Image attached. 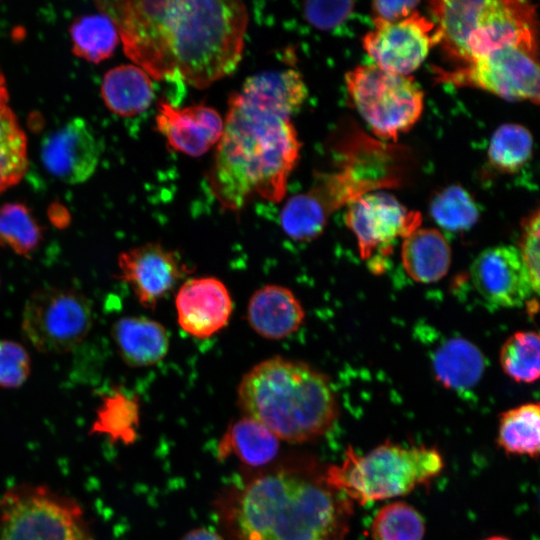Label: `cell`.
I'll return each instance as SVG.
<instances>
[{"instance_id": "obj_1", "label": "cell", "mask_w": 540, "mask_h": 540, "mask_svg": "<svg viewBox=\"0 0 540 540\" xmlns=\"http://www.w3.org/2000/svg\"><path fill=\"white\" fill-rule=\"evenodd\" d=\"M352 512L314 463L261 473L218 503L228 540H344Z\"/></svg>"}, {"instance_id": "obj_2", "label": "cell", "mask_w": 540, "mask_h": 540, "mask_svg": "<svg viewBox=\"0 0 540 540\" xmlns=\"http://www.w3.org/2000/svg\"><path fill=\"white\" fill-rule=\"evenodd\" d=\"M300 147L289 117L239 92L231 94L208 175L212 194L222 208L234 212L256 196L281 201Z\"/></svg>"}, {"instance_id": "obj_3", "label": "cell", "mask_w": 540, "mask_h": 540, "mask_svg": "<svg viewBox=\"0 0 540 540\" xmlns=\"http://www.w3.org/2000/svg\"><path fill=\"white\" fill-rule=\"evenodd\" d=\"M237 394L245 416L292 443L319 438L338 417L328 377L302 361L275 356L259 362L243 375Z\"/></svg>"}, {"instance_id": "obj_4", "label": "cell", "mask_w": 540, "mask_h": 540, "mask_svg": "<svg viewBox=\"0 0 540 540\" xmlns=\"http://www.w3.org/2000/svg\"><path fill=\"white\" fill-rule=\"evenodd\" d=\"M245 4L234 0H177L171 49L175 76L203 89L231 74L243 53Z\"/></svg>"}, {"instance_id": "obj_5", "label": "cell", "mask_w": 540, "mask_h": 540, "mask_svg": "<svg viewBox=\"0 0 540 540\" xmlns=\"http://www.w3.org/2000/svg\"><path fill=\"white\" fill-rule=\"evenodd\" d=\"M429 5L438 44L460 65L537 32L536 9L526 1L440 0Z\"/></svg>"}, {"instance_id": "obj_6", "label": "cell", "mask_w": 540, "mask_h": 540, "mask_svg": "<svg viewBox=\"0 0 540 540\" xmlns=\"http://www.w3.org/2000/svg\"><path fill=\"white\" fill-rule=\"evenodd\" d=\"M443 464L434 448L386 442L365 455L348 448L340 465L327 468L325 479L352 502L366 504L408 494L436 477Z\"/></svg>"}, {"instance_id": "obj_7", "label": "cell", "mask_w": 540, "mask_h": 540, "mask_svg": "<svg viewBox=\"0 0 540 540\" xmlns=\"http://www.w3.org/2000/svg\"><path fill=\"white\" fill-rule=\"evenodd\" d=\"M0 540H92L72 498L41 485H19L0 500Z\"/></svg>"}, {"instance_id": "obj_8", "label": "cell", "mask_w": 540, "mask_h": 540, "mask_svg": "<svg viewBox=\"0 0 540 540\" xmlns=\"http://www.w3.org/2000/svg\"><path fill=\"white\" fill-rule=\"evenodd\" d=\"M436 80L478 88L509 101L539 103L537 32L497 47L452 70L434 69Z\"/></svg>"}, {"instance_id": "obj_9", "label": "cell", "mask_w": 540, "mask_h": 540, "mask_svg": "<svg viewBox=\"0 0 540 540\" xmlns=\"http://www.w3.org/2000/svg\"><path fill=\"white\" fill-rule=\"evenodd\" d=\"M356 109L375 136L396 141L419 120L424 106L421 88L408 76L360 65L345 76Z\"/></svg>"}, {"instance_id": "obj_10", "label": "cell", "mask_w": 540, "mask_h": 540, "mask_svg": "<svg viewBox=\"0 0 540 540\" xmlns=\"http://www.w3.org/2000/svg\"><path fill=\"white\" fill-rule=\"evenodd\" d=\"M115 24L125 54L156 80L175 77L171 37L177 0L100 1Z\"/></svg>"}, {"instance_id": "obj_11", "label": "cell", "mask_w": 540, "mask_h": 540, "mask_svg": "<svg viewBox=\"0 0 540 540\" xmlns=\"http://www.w3.org/2000/svg\"><path fill=\"white\" fill-rule=\"evenodd\" d=\"M94 312L90 300L80 291L61 287L35 290L21 316L24 338L46 354L73 350L90 333Z\"/></svg>"}, {"instance_id": "obj_12", "label": "cell", "mask_w": 540, "mask_h": 540, "mask_svg": "<svg viewBox=\"0 0 540 540\" xmlns=\"http://www.w3.org/2000/svg\"><path fill=\"white\" fill-rule=\"evenodd\" d=\"M345 219L356 237L361 257L371 259L376 253L389 254L396 240H403L420 228L422 216L393 195L375 190L350 203Z\"/></svg>"}, {"instance_id": "obj_13", "label": "cell", "mask_w": 540, "mask_h": 540, "mask_svg": "<svg viewBox=\"0 0 540 540\" xmlns=\"http://www.w3.org/2000/svg\"><path fill=\"white\" fill-rule=\"evenodd\" d=\"M436 44L435 23L416 10L397 21L374 19V29L363 38L377 67L403 76L415 71Z\"/></svg>"}, {"instance_id": "obj_14", "label": "cell", "mask_w": 540, "mask_h": 540, "mask_svg": "<svg viewBox=\"0 0 540 540\" xmlns=\"http://www.w3.org/2000/svg\"><path fill=\"white\" fill-rule=\"evenodd\" d=\"M117 266V278L130 287L145 308H154L187 273L186 265L174 251L155 242L121 252Z\"/></svg>"}, {"instance_id": "obj_15", "label": "cell", "mask_w": 540, "mask_h": 540, "mask_svg": "<svg viewBox=\"0 0 540 540\" xmlns=\"http://www.w3.org/2000/svg\"><path fill=\"white\" fill-rule=\"evenodd\" d=\"M470 274L478 293L496 307H520L535 293L520 253L511 245L483 250L473 261Z\"/></svg>"}, {"instance_id": "obj_16", "label": "cell", "mask_w": 540, "mask_h": 540, "mask_svg": "<svg viewBox=\"0 0 540 540\" xmlns=\"http://www.w3.org/2000/svg\"><path fill=\"white\" fill-rule=\"evenodd\" d=\"M100 153L99 139L87 121L79 117L48 134L40 149L46 170L69 184H79L90 178Z\"/></svg>"}, {"instance_id": "obj_17", "label": "cell", "mask_w": 540, "mask_h": 540, "mask_svg": "<svg viewBox=\"0 0 540 540\" xmlns=\"http://www.w3.org/2000/svg\"><path fill=\"white\" fill-rule=\"evenodd\" d=\"M175 306L179 326L189 335L204 339L224 328L233 303L225 284L215 277H197L179 288Z\"/></svg>"}, {"instance_id": "obj_18", "label": "cell", "mask_w": 540, "mask_h": 540, "mask_svg": "<svg viewBox=\"0 0 540 540\" xmlns=\"http://www.w3.org/2000/svg\"><path fill=\"white\" fill-rule=\"evenodd\" d=\"M156 127L172 149L198 157L218 143L223 133L224 120L217 110L203 104L176 108L161 100Z\"/></svg>"}, {"instance_id": "obj_19", "label": "cell", "mask_w": 540, "mask_h": 540, "mask_svg": "<svg viewBox=\"0 0 540 540\" xmlns=\"http://www.w3.org/2000/svg\"><path fill=\"white\" fill-rule=\"evenodd\" d=\"M305 311L301 302L288 288L269 284L253 293L247 306L251 328L267 339H283L295 333L303 324Z\"/></svg>"}, {"instance_id": "obj_20", "label": "cell", "mask_w": 540, "mask_h": 540, "mask_svg": "<svg viewBox=\"0 0 540 540\" xmlns=\"http://www.w3.org/2000/svg\"><path fill=\"white\" fill-rule=\"evenodd\" d=\"M111 336L121 359L130 367H148L161 362L169 350V335L157 321L143 316L118 319Z\"/></svg>"}, {"instance_id": "obj_21", "label": "cell", "mask_w": 540, "mask_h": 540, "mask_svg": "<svg viewBox=\"0 0 540 540\" xmlns=\"http://www.w3.org/2000/svg\"><path fill=\"white\" fill-rule=\"evenodd\" d=\"M401 260L406 273L416 282L442 279L451 264V248L444 235L433 228H418L402 241Z\"/></svg>"}, {"instance_id": "obj_22", "label": "cell", "mask_w": 540, "mask_h": 540, "mask_svg": "<svg viewBox=\"0 0 540 540\" xmlns=\"http://www.w3.org/2000/svg\"><path fill=\"white\" fill-rule=\"evenodd\" d=\"M239 93L256 104L290 118L300 109L308 91L298 71L285 69L262 72L247 78Z\"/></svg>"}, {"instance_id": "obj_23", "label": "cell", "mask_w": 540, "mask_h": 540, "mask_svg": "<svg viewBox=\"0 0 540 540\" xmlns=\"http://www.w3.org/2000/svg\"><path fill=\"white\" fill-rule=\"evenodd\" d=\"M433 370L445 387L464 391L474 387L482 377L485 359L470 341L454 337L443 342L434 352Z\"/></svg>"}, {"instance_id": "obj_24", "label": "cell", "mask_w": 540, "mask_h": 540, "mask_svg": "<svg viewBox=\"0 0 540 540\" xmlns=\"http://www.w3.org/2000/svg\"><path fill=\"white\" fill-rule=\"evenodd\" d=\"M101 94L108 109L121 116L142 113L154 98L150 76L133 64L110 69L104 75Z\"/></svg>"}, {"instance_id": "obj_25", "label": "cell", "mask_w": 540, "mask_h": 540, "mask_svg": "<svg viewBox=\"0 0 540 540\" xmlns=\"http://www.w3.org/2000/svg\"><path fill=\"white\" fill-rule=\"evenodd\" d=\"M278 450L279 439L265 426L247 416L231 423L219 444V456L234 454L250 466L269 463Z\"/></svg>"}, {"instance_id": "obj_26", "label": "cell", "mask_w": 540, "mask_h": 540, "mask_svg": "<svg viewBox=\"0 0 540 540\" xmlns=\"http://www.w3.org/2000/svg\"><path fill=\"white\" fill-rule=\"evenodd\" d=\"M497 440L508 453L537 457L540 448L538 403H526L503 412Z\"/></svg>"}, {"instance_id": "obj_27", "label": "cell", "mask_w": 540, "mask_h": 540, "mask_svg": "<svg viewBox=\"0 0 540 540\" xmlns=\"http://www.w3.org/2000/svg\"><path fill=\"white\" fill-rule=\"evenodd\" d=\"M331 214L325 203L310 189L287 200L280 213V223L288 237L307 242L322 234Z\"/></svg>"}, {"instance_id": "obj_28", "label": "cell", "mask_w": 540, "mask_h": 540, "mask_svg": "<svg viewBox=\"0 0 540 540\" xmlns=\"http://www.w3.org/2000/svg\"><path fill=\"white\" fill-rule=\"evenodd\" d=\"M73 53L92 63L112 55L119 35L113 21L104 13L76 19L70 27Z\"/></svg>"}, {"instance_id": "obj_29", "label": "cell", "mask_w": 540, "mask_h": 540, "mask_svg": "<svg viewBox=\"0 0 540 540\" xmlns=\"http://www.w3.org/2000/svg\"><path fill=\"white\" fill-rule=\"evenodd\" d=\"M42 240L43 229L26 205L12 202L0 206V249L28 257Z\"/></svg>"}, {"instance_id": "obj_30", "label": "cell", "mask_w": 540, "mask_h": 540, "mask_svg": "<svg viewBox=\"0 0 540 540\" xmlns=\"http://www.w3.org/2000/svg\"><path fill=\"white\" fill-rule=\"evenodd\" d=\"M28 166L27 141L14 112L0 108V193L17 184Z\"/></svg>"}, {"instance_id": "obj_31", "label": "cell", "mask_w": 540, "mask_h": 540, "mask_svg": "<svg viewBox=\"0 0 540 540\" xmlns=\"http://www.w3.org/2000/svg\"><path fill=\"white\" fill-rule=\"evenodd\" d=\"M500 365L506 375L520 383H533L540 374V340L535 331H518L500 349Z\"/></svg>"}, {"instance_id": "obj_32", "label": "cell", "mask_w": 540, "mask_h": 540, "mask_svg": "<svg viewBox=\"0 0 540 540\" xmlns=\"http://www.w3.org/2000/svg\"><path fill=\"white\" fill-rule=\"evenodd\" d=\"M533 149L531 133L522 125H501L492 135L488 157L501 172L515 173L529 160Z\"/></svg>"}, {"instance_id": "obj_33", "label": "cell", "mask_w": 540, "mask_h": 540, "mask_svg": "<svg viewBox=\"0 0 540 540\" xmlns=\"http://www.w3.org/2000/svg\"><path fill=\"white\" fill-rule=\"evenodd\" d=\"M430 214L440 227L452 232L470 229L479 217L473 198L459 185L438 192L430 202Z\"/></svg>"}, {"instance_id": "obj_34", "label": "cell", "mask_w": 540, "mask_h": 540, "mask_svg": "<svg viewBox=\"0 0 540 540\" xmlns=\"http://www.w3.org/2000/svg\"><path fill=\"white\" fill-rule=\"evenodd\" d=\"M424 531L421 515L404 502L382 507L371 524L373 540H422Z\"/></svg>"}, {"instance_id": "obj_35", "label": "cell", "mask_w": 540, "mask_h": 540, "mask_svg": "<svg viewBox=\"0 0 540 540\" xmlns=\"http://www.w3.org/2000/svg\"><path fill=\"white\" fill-rule=\"evenodd\" d=\"M137 423V402L121 392H113L103 398L92 431L113 440H131Z\"/></svg>"}, {"instance_id": "obj_36", "label": "cell", "mask_w": 540, "mask_h": 540, "mask_svg": "<svg viewBox=\"0 0 540 540\" xmlns=\"http://www.w3.org/2000/svg\"><path fill=\"white\" fill-rule=\"evenodd\" d=\"M31 372V358L27 350L12 340H0V387L17 388Z\"/></svg>"}, {"instance_id": "obj_37", "label": "cell", "mask_w": 540, "mask_h": 540, "mask_svg": "<svg viewBox=\"0 0 540 540\" xmlns=\"http://www.w3.org/2000/svg\"><path fill=\"white\" fill-rule=\"evenodd\" d=\"M539 210L536 209L526 216L521 224L522 231L518 251L528 270L534 292L539 289Z\"/></svg>"}, {"instance_id": "obj_38", "label": "cell", "mask_w": 540, "mask_h": 540, "mask_svg": "<svg viewBox=\"0 0 540 540\" xmlns=\"http://www.w3.org/2000/svg\"><path fill=\"white\" fill-rule=\"evenodd\" d=\"M353 1H307L303 12L307 21L321 30L340 25L354 9Z\"/></svg>"}, {"instance_id": "obj_39", "label": "cell", "mask_w": 540, "mask_h": 540, "mask_svg": "<svg viewBox=\"0 0 540 540\" xmlns=\"http://www.w3.org/2000/svg\"><path fill=\"white\" fill-rule=\"evenodd\" d=\"M418 4L419 2L414 0L374 1L372 3L374 19L387 22L401 20L415 11Z\"/></svg>"}, {"instance_id": "obj_40", "label": "cell", "mask_w": 540, "mask_h": 540, "mask_svg": "<svg viewBox=\"0 0 540 540\" xmlns=\"http://www.w3.org/2000/svg\"><path fill=\"white\" fill-rule=\"evenodd\" d=\"M180 540H225L219 533L209 528H196L184 534Z\"/></svg>"}, {"instance_id": "obj_41", "label": "cell", "mask_w": 540, "mask_h": 540, "mask_svg": "<svg viewBox=\"0 0 540 540\" xmlns=\"http://www.w3.org/2000/svg\"><path fill=\"white\" fill-rule=\"evenodd\" d=\"M8 98H9V95H8L5 78L0 68V108L7 106Z\"/></svg>"}, {"instance_id": "obj_42", "label": "cell", "mask_w": 540, "mask_h": 540, "mask_svg": "<svg viewBox=\"0 0 540 540\" xmlns=\"http://www.w3.org/2000/svg\"><path fill=\"white\" fill-rule=\"evenodd\" d=\"M485 540H509V539H507L505 537L495 536V537L487 538Z\"/></svg>"}]
</instances>
